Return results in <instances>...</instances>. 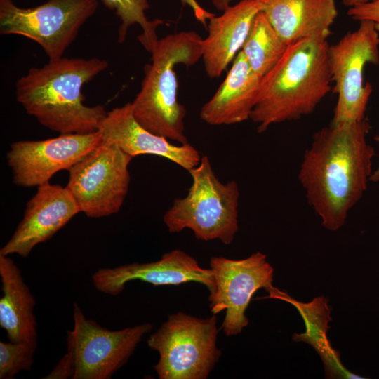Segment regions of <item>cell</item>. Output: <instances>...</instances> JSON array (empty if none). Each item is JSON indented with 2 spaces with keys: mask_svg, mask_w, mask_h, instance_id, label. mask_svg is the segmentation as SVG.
Segmentation results:
<instances>
[{
  "mask_svg": "<svg viewBox=\"0 0 379 379\" xmlns=\"http://www.w3.org/2000/svg\"><path fill=\"white\" fill-rule=\"evenodd\" d=\"M367 119L331 124L314 133L298 171L307 201L331 231L340 229L359 201L373 171Z\"/></svg>",
  "mask_w": 379,
  "mask_h": 379,
  "instance_id": "cell-1",
  "label": "cell"
},
{
  "mask_svg": "<svg viewBox=\"0 0 379 379\" xmlns=\"http://www.w3.org/2000/svg\"><path fill=\"white\" fill-rule=\"evenodd\" d=\"M108 66L99 58L48 60L17 81L16 99L39 124L60 134L97 131L107 112L102 105H86L82 88Z\"/></svg>",
  "mask_w": 379,
  "mask_h": 379,
  "instance_id": "cell-2",
  "label": "cell"
},
{
  "mask_svg": "<svg viewBox=\"0 0 379 379\" xmlns=\"http://www.w3.org/2000/svg\"><path fill=\"white\" fill-rule=\"evenodd\" d=\"M327 40L304 39L288 46L261 79L250 119L259 133L313 112L330 92Z\"/></svg>",
  "mask_w": 379,
  "mask_h": 379,
  "instance_id": "cell-3",
  "label": "cell"
},
{
  "mask_svg": "<svg viewBox=\"0 0 379 379\" xmlns=\"http://www.w3.org/2000/svg\"><path fill=\"white\" fill-rule=\"evenodd\" d=\"M203 39L194 31H182L159 39L145 67L141 88L131 102L137 121L150 132L178 144L188 143L186 109L178 99V65L187 67L202 57Z\"/></svg>",
  "mask_w": 379,
  "mask_h": 379,
  "instance_id": "cell-4",
  "label": "cell"
},
{
  "mask_svg": "<svg viewBox=\"0 0 379 379\" xmlns=\"http://www.w3.org/2000/svg\"><path fill=\"white\" fill-rule=\"evenodd\" d=\"M189 173L192 185L187 195L174 199L163 216L168 232L189 229L199 240L230 244L239 230L237 183L220 182L206 155Z\"/></svg>",
  "mask_w": 379,
  "mask_h": 379,
  "instance_id": "cell-5",
  "label": "cell"
},
{
  "mask_svg": "<svg viewBox=\"0 0 379 379\" xmlns=\"http://www.w3.org/2000/svg\"><path fill=\"white\" fill-rule=\"evenodd\" d=\"M216 314L198 318L183 312L170 314L147 340L158 352L154 368L159 379H206L222 352L217 346Z\"/></svg>",
  "mask_w": 379,
  "mask_h": 379,
  "instance_id": "cell-6",
  "label": "cell"
},
{
  "mask_svg": "<svg viewBox=\"0 0 379 379\" xmlns=\"http://www.w3.org/2000/svg\"><path fill=\"white\" fill-rule=\"evenodd\" d=\"M98 5V0H47L22 8L12 0H0V33L35 41L48 60L61 58Z\"/></svg>",
  "mask_w": 379,
  "mask_h": 379,
  "instance_id": "cell-7",
  "label": "cell"
},
{
  "mask_svg": "<svg viewBox=\"0 0 379 379\" xmlns=\"http://www.w3.org/2000/svg\"><path fill=\"white\" fill-rule=\"evenodd\" d=\"M359 22L356 30L328 48L333 92L338 95L331 124L365 119L372 85L364 84L363 72L367 64H379V34L373 21Z\"/></svg>",
  "mask_w": 379,
  "mask_h": 379,
  "instance_id": "cell-8",
  "label": "cell"
},
{
  "mask_svg": "<svg viewBox=\"0 0 379 379\" xmlns=\"http://www.w3.org/2000/svg\"><path fill=\"white\" fill-rule=\"evenodd\" d=\"M132 159L117 145L102 140L72 166L66 187L81 212L101 218L119 211L128 191Z\"/></svg>",
  "mask_w": 379,
  "mask_h": 379,
  "instance_id": "cell-9",
  "label": "cell"
},
{
  "mask_svg": "<svg viewBox=\"0 0 379 379\" xmlns=\"http://www.w3.org/2000/svg\"><path fill=\"white\" fill-rule=\"evenodd\" d=\"M73 329L67 336V349L74 357L73 379L111 378L153 327L150 323H144L109 330L87 319L77 302L73 304Z\"/></svg>",
  "mask_w": 379,
  "mask_h": 379,
  "instance_id": "cell-10",
  "label": "cell"
},
{
  "mask_svg": "<svg viewBox=\"0 0 379 379\" xmlns=\"http://www.w3.org/2000/svg\"><path fill=\"white\" fill-rule=\"evenodd\" d=\"M209 265L214 279L208 296L211 312L217 314L225 310L221 326L224 333L239 334L248 324L246 311L254 293L260 288L271 294L275 291L274 268L259 251L240 260L213 256Z\"/></svg>",
  "mask_w": 379,
  "mask_h": 379,
  "instance_id": "cell-11",
  "label": "cell"
},
{
  "mask_svg": "<svg viewBox=\"0 0 379 379\" xmlns=\"http://www.w3.org/2000/svg\"><path fill=\"white\" fill-rule=\"evenodd\" d=\"M102 141L101 134L97 131L64 133L42 140L15 142L7 153L13 182L27 187L48 182L55 173L69 171Z\"/></svg>",
  "mask_w": 379,
  "mask_h": 379,
  "instance_id": "cell-12",
  "label": "cell"
},
{
  "mask_svg": "<svg viewBox=\"0 0 379 379\" xmlns=\"http://www.w3.org/2000/svg\"><path fill=\"white\" fill-rule=\"evenodd\" d=\"M141 281L154 286H176L197 282L208 291L214 286L211 270L201 267L197 260L186 252L174 249L154 262H134L113 268H101L92 275V282L100 292L117 295L131 281Z\"/></svg>",
  "mask_w": 379,
  "mask_h": 379,
  "instance_id": "cell-13",
  "label": "cell"
},
{
  "mask_svg": "<svg viewBox=\"0 0 379 379\" xmlns=\"http://www.w3.org/2000/svg\"><path fill=\"white\" fill-rule=\"evenodd\" d=\"M80 209L67 187L44 183L26 204L24 216L0 254L27 258L39 244L50 239Z\"/></svg>",
  "mask_w": 379,
  "mask_h": 379,
  "instance_id": "cell-14",
  "label": "cell"
},
{
  "mask_svg": "<svg viewBox=\"0 0 379 379\" xmlns=\"http://www.w3.org/2000/svg\"><path fill=\"white\" fill-rule=\"evenodd\" d=\"M98 131L102 140L117 145L132 157L141 154L164 157L188 172L201 161L199 152L189 142L173 144L141 126L133 116L131 102L107 112Z\"/></svg>",
  "mask_w": 379,
  "mask_h": 379,
  "instance_id": "cell-15",
  "label": "cell"
},
{
  "mask_svg": "<svg viewBox=\"0 0 379 379\" xmlns=\"http://www.w3.org/2000/svg\"><path fill=\"white\" fill-rule=\"evenodd\" d=\"M288 46L304 39L327 40L338 16L335 0H256Z\"/></svg>",
  "mask_w": 379,
  "mask_h": 379,
  "instance_id": "cell-16",
  "label": "cell"
},
{
  "mask_svg": "<svg viewBox=\"0 0 379 379\" xmlns=\"http://www.w3.org/2000/svg\"><path fill=\"white\" fill-rule=\"evenodd\" d=\"M261 11L256 0H241L214 15L203 39L202 60L207 75L219 77L242 48L256 15Z\"/></svg>",
  "mask_w": 379,
  "mask_h": 379,
  "instance_id": "cell-17",
  "label": "cell"
},
{
  "mask_svg": "<svg viewBox=\"0 0 379 379\" xmlns=\"http://www.w3.org/2000/svg\"><path fill=\"white\" fill-rule=\"evenodd\" d=\"M261 79L240 51L223 82L201 108L200 118L213 126L231 125L250 119Z\"/></svg>",
  "mask_w": 379,
  "mask_h": 379,
  "instance_id": "cell-18",
  "label": "cell"
},
{
  "mask_svg": "<svg viewBox=\"0 0 379 379\" xmlns=\"http://www.w3.org/2000/svg\"><path fill=\"white\" fill-rule=\"evenodd\" d=\"M8 256L0 254V326L10 341L38 342L36 300L21 270Z\"/></svg>",
  "mask_w": 379,
  "mask_h": 379,
  "instance_id": "cell-19",
  "label": "cell"
},
{
  "mask_svg": "<svg viewBox=\"0 0 379 379\" xmlns=\"http://www.w3.org/2000/svg\"><path fill=\"white\" fill-rule=\"evenodd\" d=\"M287 47L264 13L260 11L241 51L252 69L262 78L279 62Z\"/></svg>",
  "mask_w": 379,
  "mask_h": 379,
  "instance_id": "cell-20",
  "label": "cell"
},
{
  "mask_svg": "<svg viewBox=\"0 0 379 379\" xmlns=\"http://www.w3.org/2000/svg\"><path fill=\"white\" fill-rule=\"evenodd\" d=\"M102 3L113 11L118 17L120 25L118 29V41L123 43L131 27L138 25L142 29L138 37L142 46L149 53L158 41L157 28L163 21L159 19L150 20L146 15L149 8L147 0H102Z\"/></svg>",
  "mask_w": 379,
  "mask_h": 379,
  "instance_id": "cell-21",
  "label": "cell"
},
{
  "mask_svg": "<svg viewBox=\"0 0 379 379\" xmlns=\"http://www.w3.org/2000/svg\"><path fill=\"white\" fill-rule=\"evenodd\" d=\"M37 344L38 342L0 341V378H13L21 371H30Z\"/></svg>",
  "mask_w": 379,
  "mask_h": 379,
  "instance_id": "cell-22",
  "label": "cell"
},
{
  "mask_svg": "<svg viewBox=\"0 0 379 379\" xmlns=\"http://www.w3.org/2000/svg\"><path fill=\"white\" fill-rule=\"evenodd\" d=\"M293 304L300 310L306 324L305 333L293 335L295 341L303 340L313 346L317 335H319L323 342L329 345L326 335L328 322L331 318L329 317L330 309L327 305V300L324 297H319L308 304L300 302Z\"/></svg>",
  "mask_w": 379,
  "mask_h": 379,
  "instance_id": "cell-23",
  "label": "cell"
},
{
  "mask_svg": "<svg viewBox=\"0 0 379 379\" xmlns=\"http://www.w3.org/2000/svg\"><path fill=\"white\" fill-rule=\"evenodd\" d=\"M347 15L354 20H371L379 25V0L350 7Z\"/></svg>",
  "mask_w": 379,
  "mask_h": 379,
  "instance_id": "cell-24",
  "label": "cell"
},
{
  "mask_svg": "<svg viewBox=\"0 0 379 379\" xmlns=\"http://www.w3.org/2000/svg\"><path fill=\"white\" fill-rule=\"evenodd\" d=\"M75 372L74 354L69 349L59 360L53 369L44 378L46 379H73Z\"/></svg>",
  "mask_w": 379,
  "mask_h": 379,
  "instance_id": "cell-25",
  "label": "cell"
},
{
  "mask_svg": "<svg viewBox=\"0 0 379 379\" xmlns=\"http://www.w3.org/2000/svg\"><path fill=\"white\" fill-rule=\"evenodd\" d=\"M181 2L188 6L192 11L196 19L204 26H207V21L213 18L215 14L204 8L197 0H180Z\"/></svg>",
  "mask_w": 379,
  "mask_h": 379,
  "instance_id": "cell-26",
  "label": "cell"
},
{
  "mask_svg": "<svg viewBox=\"0 0 379 379\" xmlns=\"http://www.w3.org/2000/svg\"><path fill=\"white\" fill-rule=\"evenodd\" d=\"M233 0H212L213 6L219 11H224L230 6Z\"/></svg>",
  "mask_w": 379,
  "mask_h": 379,
  "instance_id": "cell-27",
  "label": "cell"
},
{
  "mask_svg": "<svg viewBox=\"0 0 379 379\" xmlns=\"http://www.w3.org/2000/svg\"><path fill=\"white\" fill-rule=\"evenodd\" d=\"M375 0H343V4L348 7H352L357 5L366 4Z\"/></svg>",
  "mask_w": 379,
  "mask_h": 379,
  "instance_id": "cell-28",
  "label": "cell"
},
{
  "mask_svg": "<svg viewBox=\"0 0 379 379\" xmlns=\"http://www.w3.org/2000/svg\"><path fill=\"white\" fill-rule=\"evenodd\" d=\"M376 27L377 29L379 31L378 24H376ZM375 140L379 142V136L376 137ZM370 181L373 182H379V165L378 166L377 168L373 171L371 177L370 178Z\"/></svg>",
  "mask_w": 379,
  "mask_h": 379,
  "instance_id": "cell-29",
  "label": "cell"
}]
</instances>
